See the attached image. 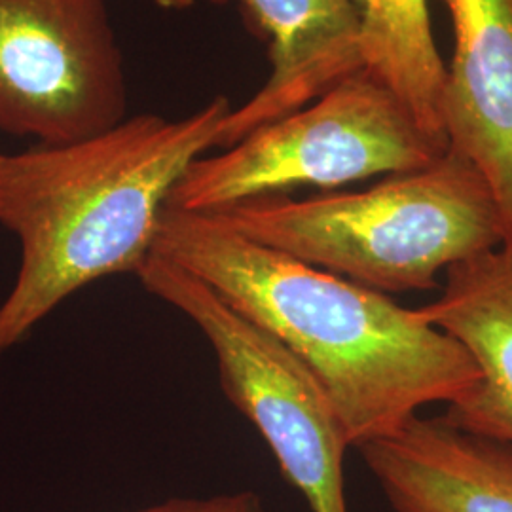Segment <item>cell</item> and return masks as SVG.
<instances>
[{
	"label": "cell",
	"instance_id": "1",
	"mask_svg": "<svg viewBox=\"0 0 512 512\" xmlns=\"http://www.w3.org/2000/svg\"><path fill=\"white\" fill-rule=\"evenodd\" d=\"M152 253L200 277L293 351L329 395L349 446L399 431L478 382L465 348L387 294L310 266L215 213L165 205Z\"/></svg>",
	"mask_w": 512,
	"mask_h": 512
},
{
	"label": "cell",
	"instance_id": "2",
	"mask_svg": "<svg viewBox=\"0 0 512 512\" xmlns=\"http://www.w3.org/2000/svg\"><path fill=\"white\" fill-rule=\"evenodd\" d=\"M230 112L219 95L181 120L139 114L88 139L2 156L0 224L21 260L0 304V357L80 289L137 272L173 186L217 147Z\"/></svg>",
	"mask_w": 512,
	"mask_h": 512
},
{
	"label": "cell",
	"instance_id": "3",
	"mask_svg": "<svg viewBox=\"0 0 512 512\" xmlns=\"http://www.w3.org/2000/svg\"><path fill=\"white\" fill-rule=\"evenodd\" d=\"M215 215L245 238L384 294L431 291L440 270L505 241L488 184L452 148L361 192L266 196Z\"/></svg>",
	"mask_w": 512,
	"mask_h": 512
},
{
	"label": "cell",
	"instance_id": "4",
	"mask_svg": "<svg viewBox=\"0 0 512 512\" xmlns=\"http://www.w3.org/2000/svg\"><path fill=\"white\" fill-rule=\"evenodd\" d=\"M448 150L397 95L363 71L217 156L194 160L165 205L217 213L302 186L334 188L412 173L439 162Z\"/></svg>",
	"mask_w": 512,
	"mask_h": 512
},
{
	"label": "cell",
	"instance_id": "5",
	"mask_svg": "<svg viewBox=\"0 0 512 512\" xmlns=\"http://www.w3.org/2000/svg\"><path fill=\"white\" fill-rule=\"evenodd\" d=\"M135 275L202 330L230 403L270 446L283 476L313 512H348L349 446L329 395L291 349L230 306L200 277L150 253Z\"/></svg>",
	"mask_w": 512,
	"mask_h": 512
},
{
	"label": "cell",
	"instance_id": "6",
	"mask_svg": "<svg viewBox=\"0 0 512 512\" xmlns=\"http://www.w3.org/2000/svg\"><path fill=\"white\" fill-rule=\"evenodd\" d=\"M126 109L107 0H0V131L65 145L118 126Z\"/></svg>",
	"mask_w": 512,
	"mask_h": 512
},
{
	"label": "cell",
	"instance_id": "7",
	"mask_svg": "<svg viewBox=\"0 0 512 512\" xmlns=\"http://www.w3.org/2000/svg\"><path fill=\"white\" fill-rule=\"evenodd\" d=\"M454 25L442 126L494 196L512 247V0H440Z\"/></svg>",
	"mask_w": 512,
	"mask_h": 512
},
{
	"label": "cell",
	"instance_id": "8",
	"mask_svg": "<svg viewBox=\"0 0 512 512\" xmlns=\"http://www.w3.org/2000/svg\"><path fill=\"white\" fill-rule=\"evenodd\" d=\"M238 4L268 42L272 76L222 122L217 147L304 109L351 76L363 73L355 0H211Z\"/></svg>",
	"mask_w": 512,
	"mask_h": 512
},
{
	"label": "cell",
	"instance_id": "9",
	"mask_svg": "<svg viewBox=\"0 0 512 512\" xmlns=\"http://www.w3.org/2000/svg\"><path fill=\"white\" fill-rule=\"evenodd\" d=\"M395 512H512V444L414 416L357 446Z\"/></svg>",
	"mask_w": 512,
	"mask_h": 512
},
{
	"label": "cell",
	"instance_id": "10",
	"mask_svg": "<svg viewBox=\"0 0 512 512\" xmlns=\"http://www.w3.org/2000/svg\"><path fill=\"white\" fill-rule=\"evenodd\" d=\"M421 317L465 348L478 382L446 418L486 439L512 444V247L473 256L446 270L439 298Z\"/></svg>",
	"mask_w": 512,
	"mask_h": 512
},
{
	"label": "cell",
	"instance_id": "11",
	"mask_svg": "<svg viewBox=\"0 0 512 512\" xmlns=\"http://www.w3.org/2000/svg\"><path fill=\"white\" fill-rule=\"evenodd\" d=\"M355 6L363 71L448 143L442 126L446 65L431 33L427 0H355Z\"/></svg>",
	"mask_w": 512,
	"mask_h": 512
},
{
	"label": "cell",
	"instance_id": "12",
	"mask_svg": "<svg viewBox=\"0 0 512 512\" xmlns=\"http://www.w3.org/2000/svg\"><path fill=\"white\" fill-rule=\"evenodd\" d=\"M139 512H264L253 492L215 495L207 499H171Z\"/></svg>",
	"mask_w": 512,
	"mask_h": 512
},
{
	"label": "cell",
	"instance_id": "13",
	"mask_svg": "<svg viewBox=\"0 0 512 512\" xmlns=\"http://www.w3.org/2000/svg\"><path fill=\"white\" fill-rule=\"evenodd\" d=\"M154 2L165 10H186L194 4V0H154Z\"/></svg>",
	"mask_w": 512,
	"mask_h": 512
},
{
	"label": "cell",
	"instance_id": "14",
	"mask_svg": "<svg viewBox=\"0 0 512 512\" xmlns=\"http://www.w3.org/2000/svg\"><path fill=\"white\" fill-rule=\"evenodd\" d=\"M2 156H4V154H2V152H0V162H2Z\"/></svg>",
	"mask_w": 512,
	"mask_h": 512
}]
</instances>
